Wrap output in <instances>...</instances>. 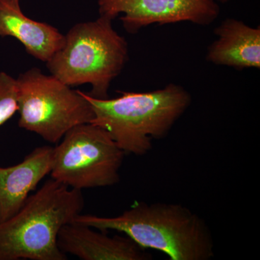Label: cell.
<instances>
[{
    "instance_id": "277c9868",
    "label": "cell",
    "mask_w": 260,
    "mask_h": 260,
    "mask_svg": "<svg viewBox=\"0 0 260 260\" xmlns=\"http://www.w3.org/2000/svg\"><path fill=\"white\" fill-rule=\"evenodd\" d=\"M112 20L100 15L72 27L60 49L46 62L51 75L71 87L90 84L89 95L109 99L111 83L129 58L127 43L113 28Z\"/></svg>"
},
{
    "instance_id": "6da1fadb",
    "label": "cell",
    "mask_w": 260,
    "mask_h": 260,
    "mask_svg": "<svg viewBox=\"0 0 260 260\" xmlns=\"http://www.w3.org/2000/svg\"><path fill=\"white\" fill-rule=\"evenodd\" d=\"M73 222L101 232L122 233L140 247L161 251L170 260H208L215 254L205 220L180 204L141 202L118 216L80 213Z\"/></svg>"
},
{
    "instance_id": "30bf717a",
    "label": "cell",
    "mask_w": 260,
    "mask_h": 260,
    "mask_svg": "<svg viewBox=\"0 0 260 260\" xmlns=\"http://www.w3.org/2000/svg\"><path fill=\"white\" fill-rule=\"evenodd\" d=\"M218 39L210 44L206 60L237 70L260 68V27L227 18L214 30Z\"/></svg>"
},
{
    "instance_id": "52a82bcc",
    "label": "cell",
    "mask_w": 260,
    "mask_h": 260,
    "mask_svg": "<svg viewBox=\"0 0 260 260\" xmlns=\"http://www.w3.org/2000/svg\"><path fill=\"white\" fill-rule=\"evenodd\" d=\"M99 13L114 20L120 13L126 31L136 32L151 24L190 22L213 23L220 14L215 0H99Z\"/></svg>"
},
{
    "instance_id": "7c38bea8",
    "label": "cell",
    "mask_w": 260,
    "mask_h": 260,
    "mask_svg": "<svg viewBox=\"0 0 260 260\" xmlns=\"http://www.w3.org/2000/svg\"><path fill=\"white\" fill-rule=\"evenodd\" d=\"M18 90L16 78L0 72V126L18 112Z\"/></svg>"
},
{
    "instance_id": "3957f363",
    "label": "cell",
    "mask_w": 260,
    "mask_h": 260,
    "mask_svg": "<svg viewBox=\"0 0 260 260\" xmlns=\"http://www.w3.org/2000/svg\"><path fill=\"white\" fill-rule=\"evenodd\" d=\"M82 191L53 179L28 197L23 208L0 223V260H67L57 237L84 208Z\"/></svg>"
},
{
    "instance_id": "ba28073f",
    "label": "cell",
    "mask_w": 260,
    "mask_h": 260,
    "mask_svg": "<svg viewBox=\"0 0 260 260\" xmlns=\"http://www.w3.org/2000/svg\"><path fill=\"white\" fill-rule=\"evenodd\" d=\"M101 232V231H100ZM105 232L72 222L61 227L57 237L59 249L82 260H149L152 255L128 237H110Z\"/></svg>"
},
{
    "instance_id": "7a4b0ae2",
    "label": "cell",
    "mask_w": 260,
    "mask_h": 260,
    "mask_svg": "<svg viewBox=\"0 0 260 260\" xmlns=\"http://www.w3.org/2000/svg\"><path fill=\"white\" fill-rule=\"evenodd\" d=\"M93 111L94 125L106 130L125 154L144 155L153 139L167 136L190 106V94L169 83L154 91L122 92L119 97L99 99L81 91Z\"/></svg>"
},
{
    "instance_id": "5bb4252c",
    "label": "cell",
    "mask_w": 260,
    "mask_h": 260,
    "mask_svg": "<svg viewBox=\"0 0 260 260\" xmlns=\"http://www.w3.org/2000/svg\"><path fill=\"white\" fill-rule=\"evenodd\" d=\"M15 1H16L17 3H19V1H20V0H15Z\"/></svg>"
},
{
    "instance_id": "9c48e42d",
    "label": "cell",
    "mask_w": 260,
    "mask_h": 260,
    "mask_svg": "<svg viewBox=\"0 0 260 260\" xmlns=\"http://www.w3.org/2000/svg\"><path fill=\"white\" fill-rule=\"evenodd\" d=\"M53 147L36 148L23 161L9 167H0V223L23 208L38 184L50 174Z\"/></svg>"
},
{
    "instance_id": "5b68a950",
    "label": "cell",
    "mask_w": 260,
    "mask_h": 260,
    "mask_svg": "<svg viewBox=\"0 0 260 260\" xmlns=\"http://www.w3.org/2000/svg\"><path fill=\"white\" fill-rule=\"evenodd\" d=\"M16 80L22 129L56 143L72 128L93 120V109L81 90H73L54 75L34 68Z\"/></svg>"
},
{
    "instance_id": "8fae6325",
    "label": "cell",
    "mask_w": 260,
    "mask_h": 260,
    "mask_svg": "<svg viewBox=\"0 0 260 260\" xmlns=\"http://www.w3.org/2000/svg\"><path fill=\"white\" fill-rule=\"evenodd\" d=\"M13 37L29 54L47 62L60 49L64 36L49 24L36 21L23 14L20 3L0 0V37Z\"/></svg>"
},
{
    "instance_id": "8992f818",
    "label": "cell",
    "mask_w": 260,
    "mask_h": 260,
    "mask_svg": "<svg viewBox=\"0 0 260 260\" xmlns=\"http://www.w3.org/2000/svg\"><path fill=\"white\" fill-rule=\"evenodd\" d=\"M61 140L53 147L51 179L80 191L119 182L125 153L106 130L86 123L72 128Z\"/></svg>"
},
{
    "instance_id": "4fadbf2b",
    "label": "cell",
    "mask_w": 260,
    "mask_h": 260,
    "mask_svg": "<svg viewBox=\"0 0 260 260\" xmlns=\"http://www.w3.org/2000/svg\"><path fill=\"white\" fill-rule=\"evenodd\" d=\"M215 1L219 2V3H228L229 1H230V0H215Z\"/></svg>"
}]
</instances>
